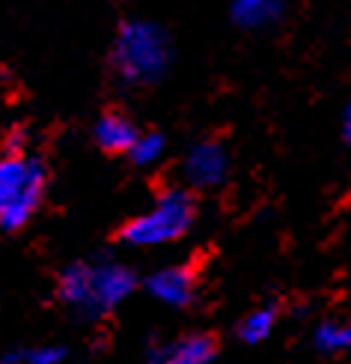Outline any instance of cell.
Segmentation results:
<instances>
[{"label":"cell","instance_id":"6","mask_svg":"<svg viewBox=\"0 0 351 364\" xmlns=\"http://www.w3.org/2000/svg\"><path fill=\"white\" fill-rule=\"evenodd\" d=\"M215 358H218V338L206 335V331L149 343L146 350V364H211Z\"/></svg>","mask_w":351,"mask_h":364},{"label":"cell","instance_id":"16","mask_svg":"<svg viewBox=\"0 0 351 364\" xmlns=\"http://www.w3.org/2000/svg\"><path fill=\"white\" fill-rule=\"evenodd\" d=\"M0 364H24V361H21V355H4Z\"/></svg>","mask_w":351,"mask_h":364},{"label":"cell","instance_id":"9","mask_svg":"<svg viewBox=\"0 0 351 364\" xmlns=\"http://www.w3.org/2000/svg\"><path fill=\"white\" fill-rule=\"evenodd\" d=\"M57 299L63 301L66 308H72L74 314L87 311V299H89V263L78 260L69 263L57 278Z\"/></svg>","mask_w":351,"mask_h":364},{"label":"cell","instance_id":"2","mask_svg":"<svg viewBox=\"0 0 351 364\" xmlns=\"http://www.w3.org/2000/svg\"><path fill=\"white\" fill-rule=\"evenodd\" d=\"M48 188V168L33 153L0 156V233H18L39 212Z\"/></svg>","mask_w":351,"mask_h":364},{"label":"cell","instance_id":"1","mask_svg":"<svg viewBox=\"0 0 351 364\" xmlns=\"http://www.w3.org/2000/svg\"><path fill=\"white\" fill-rule=\"evenodd\" d=\"M173 63L170 33L146 18H128L116 27L111 45V69L126 87H155Z\"/></svg>","mask_w":351,"mask_h":364},{"label":"cell","instance_id":"5","mask_svg":"<svg viewBox=\"0 0 351 364\" xmlns=\"http://www.w3.org/2000/svg\"><path fill=\"white\" fill-rule=\"evenodd\" d=\"M182 171H185V179L194 188H218L230 176V153L215 138L200 141L188 149Z\"/></svg>","mask_w":351,"mask_h":364},{"label":"cell","instance_id":"12","mask_svg":"<svg viewBox=\"0 0 351 364\" xmlns=\"http://www.w3.org/2000/svg\"><path fill=\"white\" fill-rule=\"evenodd\" d=\"M277 320H280L277 305H259V308H253L250 314L241 316L238 341H244V343H262V341H268L274 326H277Z\"/></svg>","mask_w":351,"mask_h":364},{"label":"cell","instance_id":"7","mask_svg":"<svg viewBox=\"0 0 351 364\" xmlns=\"http://www.w3.org/2000/svg\"><path fill=\"white\" fill-rule=\"evenodd\" d=\"M143 290L167 308H191L196 301V272L191 266H164L146 275Z\"/></svg>","mask_w":351,"mask_h":364},{"label":"cell","instance_id":"14","mask_svg":"<svg viewBox=\"0 0 351 364\" xmlns=\"http://www.w3.org/2000/svg\"><path fill=\"white\" fill-rule=\"evenodd\" d=\"M21 361L24 364H63L66 361V350L63 346H33V350H27L21 353Z\"/></svg>","mask_w":351,"mask_h":364},{"label":"cell","instance_id":"13","mask_svg":"<svg viewBox=\"0 0 351 364\" xmlns=\"http://www.w3.org/2000/svg\"><path fill=\"white\" fill-rule=\"evenodd\" d=\"M167 149V138L161 132H140V138H137V144L131 146V164H137V168H149V164H155Z\"/></svg>","mask_w":351,"mask_h":364},{"label":"cell","instance_id":"4","mask_svg":"<svg viewBox=\"0 0 351 364\" xmlns=\"http://www.w3.org/2000/svg\"><path fill=\"white\" fill-rule=\"evenodd\" d=\"M137 290V275L134 269L116 260H96L89 263V299H87V320H96L116 311L122 301Z\"/></svg>","mask_w":351,"mask_h":364},{"label":"cell","instance_id":"10","mask_svg":"<svg viewBox=\"0 0 351 364\" xmlns=\"http://www.w3.org/2000/svg\"><path fill=\"white\" fill-rule=\"evenodd\" d=\"M286 12V0H233L230 15L241 30H262L280 21Z\"/></svg>","mask_w":351,"mask_h":364},{"label":"cell","instance_id":"11","mask_svg":"<svg viewBox=\"0 0 351 364\" xmlns=\"http://www.w3.org/2000/svg\"><path fill=\"white\" fill-rule=\"evenodd\" d=\"M313 346L325 355L351 353V320H328L318 323L313 331Z\"/></svg>","mask_w":351,"mask_h":364},{"label":"cell","instance_id":"3","mask_svg":"<svg viewBox=\"0 0 351 364\" xmlns=\"http://www.w3.org/2000/svg\"><path fill=\"white\" fill-rule=\"evenodd\" d=\"M196 221V200L185 188H167L146 212L128 218L116 239L131 248H158L182 239Z\"/></svg>","mask_w":351,"mask_h":364},{"label":"cell","instance_id":"8","mask_svg":"<svg viewBox=\"0 0 351 364\" xmlns=\"http://www.w3.org/2000/svg\"><path fill=\"white\" fill-rule=\"evenodd\" d=\"M93 138H96V146L101 149V153L128 156L131 146L137 144V138H140V129H137V123L128 114L104 111L93 126Z\"/></svg>","mask_w":351,"mask_h":364},{"label":"cell","instance_id":"15","mask_svg":"<svg viewBox=\"0 0 351 364\" xmlns=\"http://www.w3.org/2000/svg\"><path fill=\"white\" fill-rule=\"evenodd\" d=\"M342 138L351 144V102L345 105V111H342Z\"/></svg>","mask_w":351,"mask_h":364}]
</instances>
